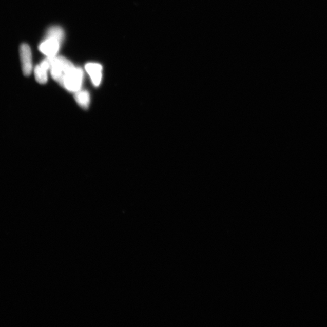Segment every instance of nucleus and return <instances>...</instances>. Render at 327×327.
Listing matches in <instances>:
<instances>
[{
	"label": "nucleus",
	"mask_w": 327,
	"mask_h": 327,
	"mask_svg": "<svg viewBox=\"0 0 327 327\" xmlns=\"http://www.w3.org/2000/svg\"><path fill=\"white\" fill-rule=\"evenodd\" d=\"M75 100L78 104L83 109H87L90 103V95L86 90H79L76 92Z\"/></svg>",
	"instance_id": "0eeeda50"
},
{
	"label": "nucleus",
	"mask_w": 327,
	"mask_h": 327,
	"mask_svg": "<svg viewBox=\"0 0 327 327\" xmlns=\"http://www.w3.org/2000/svg\"><path fill=\"white\" fill-rule=\"evenodd\" d=\"M20 56L21 59L22 70L26 76L30 75L32 70V52L27 44H23L20 48Z\"/></svg>",
	"instance_id": "7ed1b4c3"
},
{
	"label": "nucleus",
	"mask_w": 327,
	"mask_h": 327,
	"mask_svg": "<svg viewBox=\"0 0 327 327\" xmlns=\"http://www.w3.org/2000/svg\"><path fill=\"white\" fill-rule=\"evenodd\" d=\"M60 42L55 38H47L39 46L41 52L48 56L56 55L60 48Z\"/></svg>",
	"instance_id": "20e7f679"
},
{
	"label": "nucleus",
	"mask_w": 327,
	"mask_h": 327,
	"mask_svg": "<svg viewBox=\"0 0 327 327\" xmlns=\"http://www.w3.org/2000/svg\"><path fill=\"white\" fill-rule=\"evenodd\" d=\"M64 37V32L60 27H52L50 28L47 33V38H55L60 42Z\"/></svg>",
	"instance_id": "6e6552de"
},
{
	"label": "nucleus",
	"mask_w": 327,
	"mask_h": 327,
	"mask_svg": "<svg viewBox=\"0 0 327 327\" xmlns=\"http://www.w3.org/2000/svg\"><path fill=\"white\" fill-rule=\"evenodd\" d=\"M83 79V70L75 67L64 78L62 86L70 92H76L82 87Z\"/></svg>",
	"instance_id": "f03ea898"
},
{
	"label": "nucleus",
	"mask_w": 327,
	"mask_h": 327,
	"mask_svg": "<svg viewBox=\"0 0 327 327\" xmlns=\"http://www.w3.org/2000/svg\"><path fill=\"white\" fill-rule=\"evenodd\" d=\"M86 70L89 73L94 86H99L102 78V66L99 64L88 63L86 65Z\"/></svg>",
	"instance_id": "423d86ee"
},
{
	"label": "nucleus",
	"mask_w": 327,
	"mask_h": 327,
	"mask_svg": "<svg viewBox=\"0 0 327 327\" xmlns=\"http://www.w3.org/2000/svg\"><path fill=\"white\" fill-rule=\"evenodd\" d=\"M50 70V64L48 60L45 59L35 67L34 73L37 82L45 84L48 82V71Z\"/></svg>",
	"instance_id": "39448f33"
},
{
	"label": "nucleus",
	"mask_w": 327,
	"mask_h": 327,
	"mask_svg": "<svg viewBox=\"0 0 327 327\" xmlns=\"http://www.w3.org/2000/svg\"><path fill=\"white\" fill-rule=\"evenodd\" d=\"M50 70L54 80L62 86L64 78L69 72L75 68V66L69 60L63 56H48Z\"/></svg>",
	"instance_id": "f257e3e1"
}]
</instances>
